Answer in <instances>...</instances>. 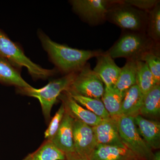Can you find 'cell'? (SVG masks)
Returning a JSON list of instances; mask_svg holds the SVG:
<instances>
[{"instance_id":"14","label":"cell","mask_w":160,"mask_h":160,"mask_svg":"<svg viewBox=\"0 0 160 160\" xmlns=\"http://www.w3.org/2000/svg\"><path fill=\"white\" fill-rule=\"evenodd\" d=\"M134 121L138 131L145 142L152 150L160 148L159 122L145 118L139 114L135 116Z\"/></svg>"},{"instance_id":"8","label":"cell","mask_w":160,"mask_h":160,"mask_svg":"<svg viewBox=\"0 0 160 160\" xmlns=\"http://www.w3.org/2000/svg\"><path fill=\"white\" fill-rule=\"evenodd\" d=\"M70 2L74 11L81 17L94 24L105 20L113 2L106 0H73Z\"/></svg>"},{"instance_id":"28","label":"cell","mask_w":160,"mask_h":160,"mask_svg":"<svg viewBox=\"0 0 160 160\" xmlns=\"http://www.w3.org/2000/svg\"><path fill=\"white\" fill-rule=\"evenodd\" d=\"M65 157L66 158L65 160H90L89 159L81 156L74 152L65 154Z\"/></svg>"},{"instance_id":"15","label":"cell","mask_w":160,"mask_h":160,"mask_svg":"<svg viewBox=\"0 0 160 160\" xmlns=\"http://www.w3.org/2000/svg\"><path fill=\"white\" fill-rule=\"evenodd\" d=\"M90 160H142L125 146L98 145Z\"/></svg>"},{"instance_id":"4","label":"cell","mask_w":160,"mask_h":160,"mask_svg":"<svg viewBox=\"0 0 160 160\" xmlns=\"http://www.w3.org/2000/svg\"><path fill=\"white\" fill-rule=\"evenodd\" d=\"M153 42L142 32H132L123 34L107 52L112 59H138L144 52L152 49Z\"/></svg>"},{"instance_id":"5","label":"cell","mask_w":160,"mask_h":160,"mask_svg":"<svg viewBox=\"0 0 160 160\" xmlns=\"http://www.w3.org/2000/svg\"><path fill=\"white\" fill-rule=\"evenodd\" d=\"M116 121L120 138L127 148L142 160H152V150L145 142L135 124L132 117L121 115Z\"/></svg>"},{"instance_id":"19","label":"cell","mask_w":160,"mask_h":160,"mask_svg":"<svg viewBox=\"0 0 160 160\" xmlns=\"http://www.w3.org/2000/svg\"><path fill=\"white\" fill-rule=\"evenodd\" d=\"M160 113V84L153 86L144 95L140 115L144 117L155 118Z\"/></svg>"},{"instance_id":"3","label":"cell","mask_w":160,"mask_h":160,"mask_svg":"<svg viewBox=\"0 0 160 160\" xmlns=\"http://www.w3.org/2000/svg\"><path fill=\"white\" fill-rule=\"evenodd\" d=\"M77 73V72H72L59 78L52 80L40 89H36L32 86L29 88H16V90L19 94L38 99L45 120L49 123L51 118L52 106L57 102L60 95L69 89Z\"/></svg>"},{"instance_id":"17","label":"cell","mask_w":160,"mask_h":160,"mask_svg":"<svg viewBox=\"0 0 160 160\" xmlns=\"http://www.w3.org/2000/svg\"><path fill=\"white\" fill-rule=\"evenodd\" d=\"M137 61L135 58L128 59L125 66L121 68L117 82L113 87L123 97L130 87L136 84Z\"/></svg>"},{"instance_id":"10","label":"cell","mask_w":160,"mask_h":160,"mask_svg":"<svg viewBox=\"0 0 160 160\" xmlns=\"http://www.w3.org/2000/svg\"><path fill=\"white\" fill-rule=\"evenodd\" d=\"M58 98L62 101L66 112L73 119L78 120L91 127L97 126L102 120L93 112L83 108L66 91L62 92Z\"/></svg>"},{"instance_id":"7","label":"cell","mask_w":160,"mask_h":160,"mask_svg":"<svg viewBox=\"0 0 160 160\" xmlns=\"http://www.w3.org/2000/svg\"><path fill=\"white\" fill-rule=\"evenodd\" d=\"M105 87L97 74L87 63L77 72L70 87L66 92L87 97L100 99L104 93Z\"/></svg>"},{"instance_id":"22","label":"cell","mask_w":160,"mask_h":160,"mask_svg":"<svg viewBox=\"0 0 160 160\" xmlns=\"http://www.w3.org/2000/svg\"><path fill=\"white\" fill-rule=\"evenodd\" d=\"M69 94L81 106L86 107L88 110L102 119H107L111 118L100 99L87 97L78 94Z\"/></svg>"},{"instance_id":"29","label":"cell","mask_w":160,"mask_h":160,"mask_svg":"<svg viewBox=\"0 0 160 160\" xmlns=\"http://www.w3.org/2000/svg\"><path fill=\"white\" fill-rule=\"evenodd\" d=\"M152 160H160V152L158 151L155 153H153Z\"/></svg>"},{"instance_id":"24","label":"cell","mask_w":160,"mask_h":160,"mask_svg":"<svg viewBox=\"0 0 160 160\" xmlns=\"http://www.w3.org/2000/svg\"><path fill=\"white\" fill-rule=\"evenodd\" d=\"M148 15V36L153 42H158L160 39V6L158 4L149 12Z\"/></svg>"},{"instance_id":"11","label":"cell","mask_w":160,"mask_h":160,"mask_svg":"<svg viewBox=\"0 0 160 160\" xmlns=\"http://www.w3.org/2000/svg\"><path fill=\"white\" fill-rule=\"evenodd\" d=\"M97 58L96 65L93 69L105 87H113L117 82L121 68L115 63L108 52H102Z\"/></svg>"},{"instance_id":"1","label":"cell","mask_w":160,"mask_h":160,"mask_svg":"<svg viewBox=\"0 0 160 160\" xmlns=\"http://www.w3.org/2000/svg\"><path fill=\"white\" fill-rule=\"evenodd\" d=\"M38 34L50 61L58 71L66 74L78 72L88 60L102 52L74 49L55 42L41 30L38 31Z\"/></svg>"},{"instance_id":"20","label":"cell","mask_w":160,"mask_h":160,"mask_svg":"<svg viewBox=\"0 0 160 160\" xmlns=\"http://www.w3.org/2000/svg\"><path fill=\"white\" fill-rule=\"evenodd\" d=\"M65 154L51 141L46 140L35 151L29 153L22 160H65Z\"/></svg>"},{"instance_id":"27","label":"cell","mask_w":160,"mask_h":160,"mask_svg":"<svg viewBox=\"0 0 160 160\" xmlns=\"http://www.w3.org/2000/svg\"><path fill=\"white\" fill-rule=\"evenodd\" d=\"M121 2L127 6L136 7L141 11L149 12L160 3V1L156 0H126L122 1Z\"/></svg>"},{"instance_id":"23","label":"cell","mask_w":160,"mask_h":160,"mask_svg":"<svg viewBox=\"0 0 160 160\" xmlns=\"http://www.w3.org/2000/svg\"><path fill=\"white\" fill-rule=\"evenodd\" d=\"M136 85L145 95L157 84L146 63L140 60L137 61Z\"/></svg>"},{"instance_id":"2","label":"cell","mask_w":160,"mask_h":160,"mask_svg":"<svg viewBox=\"0 0 160 160\" xmlns=\"http://www.w3.org/2000/svg\"><path fill=\"white\" fill-rule=\"evenodd\" d=\"M0 58L6 60L19 70H21L23 67H26L29 74L34 80H46L54 75L57 72L56 69H44L32 62L26 56L21 46L10 40L1 29Z\"/></svg>"},{"instance_id":"25","label":"cell","mask_w":160,"mask_h":160,"mask_svg":"<svg viewBox=\"0 0 160 160\" xmlns=\"http://www.w3.org/2000/svg\"><path fill=\"white\" fill-rule=\"evenodd\" d=\"M138 60L146 63L154 78L156 84H160V58L153 49L144 52Z\"/></svg>"},{"instance_id":"16","label":"cell","mask_w":160,"mask_h":160,"mask_svg":"<svg viewBox=\"0 0 160 160\" xmlns=\"http://www.w3.org/2000/svg\"><path fill=\"white\" fill-rule=\"evenodd\" d=\"M144 94L137 85L132 86L125 93L121 105V115L134 117L140 114Z\"/></svg>"},{"instance_id":"26","label":"cell","mask_w":160,"mask_h":160,"mask_svg":"<svg viewBox=\"0 0 160 160\" xmlns=\"http://www.w3.org/2000/svg\"><path fill=\"white\" fill-rule=\"evenodd\" d=\"M65 113V108L62 103L59 109L50 120L49 126L45 131V138L46 140L52 139L59 129Z\"/></svg>"},{"instance_id":"18","label":"cell","mask_w":160,"mask_h":160,"mask_svg":"<svg viewBox=\"0 0 160 160\" xmlns=\"http://www.w3.org/2000/svg\"><path fill=\"white\" fill-rule=\"evenodd\" d=\"M0 83L6 86H14L16 88L32 87L22 77L21 70L2 58H0Z\"/></svg>"},{"instance_id":"9","label":"cell","mask_w":160,"mask_h":160,"mask_svg":"<svg viewBox=\"0 0 160 160\" xmlns=\"http://www.w3.org/2000/svg\"><path fill=\"white\" fill-rule=\"evenodd\" d=\"M72 131L74 152L89 159L98 145L92 127L73 119Z\"/></svg>"},{"instance_id":"21","label":"cell","mask_w":160,"mask_h":160,"mask_svg":"<svg viewBox=\"0 0 160 160\" xmlns=\"http://www.w3.org/2000/svg\"><path fill=\"white\" fill-rule=\"evenodd\" d=\"M123 98L113 87H105L101 98L102 101L106 111L113 119L121 116V105Z\"/></svg>"},{"instance_id":"13","label":"cell","mask_w":160,"mask_h":160,"mask_svg":"<svg viewBox=\"0 0 160 160\" xmlns=\"http://www.w3.org/2000/svg\"><path fill=\"white\" fill-rule=\"evenodd\" d=\"M73 119L65 111L59 129L52 139L55 146L65 154L74 152Z\"/></svg>"},{"instance_id":"6","label":"cell","mask_w":160,"mask_h":160,"mask_svg":"<svg viewBox=\"0 0 160 160\" xmlns=\"http://www.w3.org/2000/svg\"><path fill=\"white\" fill-rule=\"evenodd\" d=\"M107 12L106 18L122 29L140 32L147 26L148 15L141 11L121 2H114Z\"/></svg>"},{"instance_id":"12","label":"cell","mask_w":160,"mask_h":160,"mask_svg":"<svg viewBox=\"0 0 160 160\" xmlns=\"http://www.w3.org/2000/svg\"><path fill=\"white\" fill-rule=\"evenodd\" d=\"M92 128L98 145L125 146L120 138L115 120L112 118L102 119Z\"/></svg>"}]
</instances>
